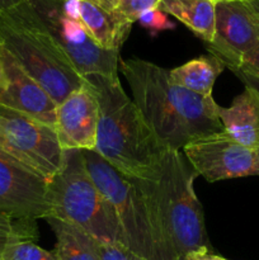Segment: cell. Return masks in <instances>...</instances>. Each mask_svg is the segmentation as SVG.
<instances>
[{
	"instance_id": "cell-10",
	"label": "cell",
	"mask_w": 259,
	"mask_h": 260,
	"mask_svg": "<svg viewBox=\"0 0 259 260\" xmlns=\"http://www.w3.org/2000/svg\"><path fill=\"white\" fill-rule=\"evenodd\" d=\"M259 43V14L246 0H216L215 35L206 45L215 56L235 71L244 56Z\"/></svg>"
},
{
	"instance_id": "cell-22",
	"label": "cell",
	"mask_w": 259,
	"mask_h": 260,
	"mask_svg": "<svg viewBox=\"0 0 259 260\" xmlns=\"http://www.w3.org/2000/svg\"><path fill=\"white\" fill-rule=\"evenodd\" d=\"M137 22L140 23L141 27H144L145 29L149 30L151 35L161 32V30H168L175 28V24L168 18L167 13L160 10L159 8H155V9L145 12L144 14L139 18Z\"/></svg>"
},
{
	"instance_id": "cell-12",
	"label": "cell",
	"mask_w": 259,
	"mask_h": 260,
	"mask_svg": "<svg viewBox=\"0 0 259 260\" xmlns=\"http://www.w3.org/2000/svg\"><path fill=\"white\" fill-rule=\"evenodd\" d=\"M99 119V103L88 80L66 96L56 108L55 128L62 150H94Z\"/></svg>"
},
{
	"instance_id": "cell-21",
	"label": "cell",
	"mask_w": 259,
	"mask_h": 260,
	"mask_svg": "<svg viewBox=\"0 0 259 260\" xmlns=\"http://www.w3.org/2000/svg\"><path fill=\"white\" fill-rule=\"evenodd\" d=\"M0 260H56L52 251L38 246L35 241L13 240L5 248Z\"/></svg>"
},
{
	"instance_id": "cell-32",
	"label": "cell",
	"mask_w": 259,
	"mask_h": 260,
	"mask_svg": "<svg viewBox=\"0 0 259 260\" xmlns=\"http://www.w3.org/2000/svg\"><path fill=\"white\" fill-rule=\"evenodd\" d=\"M246 2H250V0H246Z\"/></svg>"
},
{
	"instance_id": "cell-1",
	"label": "cell",
	"mask_w": 259,
	"mask_h": 260,
	"mask_svg": "<svg viewBox=\"0 0 259 260\" xmlns=\"http://www.w3.org/2000/svg\"><path fill=\"white\" fill-rule=\"evenodd\" d=\"M132 101L167 150L182 151L195 140L223 131L213 96H202L173 83L169 70L140 58H119Z\"/></svg>"
},
{
	"instance_id": "cell-9",
	"label": "cell",
	"mask_w": 259,
	"mask_h": 260,
	"mask_svg": "<svg viewBox=\"0 0 259 260\" xmlns=\"http://www.w3.org/2000/svg\"><path fill=\"white\" fill-rule=\"evenodd\" d=\"M182 151L195 172L210 183L259 175V150L243 146L223 131L195 140Z\"/></svg>"
},
{
	"instance_id": "cell-19",
	"label": "cell",
	"mask_w": 259,
	"mask_h": 260,
	"mask_svg": "<svg viewBox=\"0 0 259 260\" xmlns=\"http://www.w3.org/2000/svg\"><path fill=\"white\" fill-rule=\"evenodd\" d=\"M37 238L36 220H19L0 213V256L13 240L36 241Z\"/></svg>"
},
{
	"instance_id": "cell-7",
	"label": "cell",
	"mask_w": 259,
	"mask_h": 260,
	"mask_svg": "<svg viewBox=\"0 0 259 260\" xmlns=\"http://www.w3.org/2000/svg\"><path fill=\"white\" fill-rule=\"evenodd\" d=\"M41 22L83 78L118 76L119 52L96 45L88 30L63 10L62 0H27Z\"/></svg>"
},
{
	"instance_id": "cell-14",
	"label": "cell",
	"mask_w": 259,
	"mask_h": 260,
	"mask_svg": "<svg viewBox=\"0 0 259 260\" xmlns=\"http://www.w3.org/2000/svg\"><path fill=\"white\" fill-rule=\"evenodd\" d=\"M63 10L85 27L94 42L108 51H118L132 24L117 19L94 0H62Z\"/></svg>"
},
{
	"instance_id": "cell-23",
	"label": "cell",
	"mask_w": 259,
	"mask_h": 260,
	"mask_svg": "<svg viewBox=\"0 0 259 260\" xmlns=\"http://www.w3.org/2000/svg\"><path fill=\"white\" fill-rule=\"evenodd\" d=\"M101 260H145L136 254L131 253L128 249L121 244H103L101 243Z\"/></svg>"
},
{
	"instance_id": "cell-4",
	"label": "cell",
	"mask_w": 259,
	"mask_h": 260,
	"mask_svg": "<svg viewBox=\"0 0 259 260\" xmlns=\"http://www.w3.org/2000/svg\"><path fill=\"white\" fill-rule=\"evenodd\" d=\"M0 47L50 94L56 104L85 83L27 0L0 13Z\"/></svg>"
},
{
	"instance_id": "cell-20",
	"label": "cell",
	"mask_w": 259,
	"mask_h": 260,
	"mask_svg": "<svg viewBox=\"0 0 259 260\" xmlns=\"http://www.w3.org/2000/svg\"><path fill=\"white\" fill-rule=\"evenodd\" d=\"M117 19L134 24L147 10L159 7L160 0H94Z\"/></svg>"
},
{
	"instance_id": "cell-2",
	"label": "cell",
	"mask_w": 259,
	"mask_h": 260,
	"mask_svg": "<svg viewBox=\"0 0 259 260\" xmlns=\"http://www.w3.org/2000/svg\"><path fill=\"white\" fill-rule=\"evenodd\" d=\"M197 177L183 151L167 150L151 177L137 178L157 229L175 260L196 251L212 250L202 206L193 188Z\"/></svg>"
},
{
	"instance_id": "cell-26",
	"label": "cell",
	"mask_w": 259,
	"mask_h": 260,
	"mask_svg": "<svg viewBox=\"0 0 259 260\" xmlns=\"http://www.w3.org/2000/svg\"><path fill=\"white\" fill-rule=\"evenodd\" d=\"M234 73H235V75L238 76V78L240 79L241 81H243L244 85H245V86H250V88L255 89V90L259 93V80H258V79L253 78V76L248 75V74L243 73V71L236 70V71H234Z\"/></svg>"
},
{
	"instance_id": "cell-6",
	"label": "cell",
	"mask_w": 259,
	"mask_h": 260,
	"mask_svg": "<svg viewBox=\"0 0 259 260\" xmlns=\"http://www.w3.org/2000/svg\"><path fill=\"white\" fill-rule=\"evenodd\" d=\"M48 203L51 217L79 226L103 244L122 245L113 207L91 179L80 150H63L60 170L48 179Z\"/></svg>"
},
{
	"instance_id": "cell-5",
	"label": "cell",
	"mask_w": 259,
	"mask_h": 260,
	"mask_svg": "<svg viewBox=\"0 0 259 260\" xmlns=\"http://www.w3.org/2000/svg\"><path fill=\"white\" fill-rule=\"evenodd\" d=\"M81 152L91 179L113 207L122 246L145 260H175L157 229L139 179L119 172L94 150Z\"/></svg>"
},
{
	"instance_id": "cell-30",
	"label": "cell",
	"mask_w": 259,
	"mask_h": 260,
	"mask_svg": "<svg viewBox=\"0 0 259 260\" xmlns=\"http://www.w3.org/2000/svg\"><path fill=\"white\" fill-rule=\"evenodd\" d=\"M3 75H4V73H3V65H2V60H0V83L3 81Z\"/></svg>"
},
{
	"instance_id": "cell-11",
	"label": "cell",
	"mask_w": 259,
	"mask_h": 260,
	"mask_svg": "<svg viewBox=\"0 0 259 260\" xmlns=\"http://www.w3.org/2000/svg\"><path fill=\"white\" fill-rule=\"evenodd\" d=\"M0 213L19 220L50 216L48 180L0 150Z\"/></svg>"
},
{
	"instance_id": "cell-18",
	"label": "cell",
	"mask_w": 259,
	"mask_h": 260,
	"mask_svg": "<svg viewBox=\"0 0 259 260\" xmlns=\"http://www.w3.org/2000/svg\"><path fill=\"white\" fill-rule=\"evenodd\" d=\"M225 65L215 56H201L169 70V78L177 85L202 96H212L216 79Z\"/></svg>"
},
{
	"instance_id": "cell-17",
	"label": "cell",
	"mask_w": 259,
	"mask_h": 260,
	"mask_svg": "<svg viewBox=\"0 0 259 260\" xmlns=\"http://www.w3.org/2000/svg\"><path fill=\"white\" fill-rule=\"evenodd\" d=\"M216 0H160L159 9L173 15L207 45L215 35Z\"/></svg>"
},
{
	"instance_id": "cell-3",
	"label": "cell",
	"mask_w": 259,
	"mask_h": 260,
	"mask_svg": "<svg viewBox=\"0 0 259 260\" xmlns=\"http://www.w3.org/2000/svg\"><path fill=\"white\" fill-rule=\"evenodd\" d=\"M99 103L94 151L130 177H151L167 151L151 131L139 108L124 93L118 76L89 75Z\"/></svg>"
},
{
	"instance_id": "cell-27",
	"label": "cell",
	"mask_w": 259,
	"mask_h": 260,
	"mask_svg": "<svg viewBox=\"0 0 259 260\" xmlns=\"http://www.w3.org/2000/svg\"><path fill=\"white\" fill-rule=\"evenodd\" d=\"M24 2L25 0H0V13L13 9Z\"/></svg>"
},
{
	"instance_id": "cell-31",
	"label": "cell",
	"mask_w": 259,
	"mask_h": 260,
	"mask_svg": "<svg viewBox=\"0 0 259 260\" xmlns=\"http://www.w3.org/2000/svg\"><path fill=\"white\" fill-rule=\"evenodd\" d=\"M182 260H189V259H187V258H185V259H182Z\"/></svg>"
},
{
	"instance_id": "cell-29",
	"label": "cell",
	"mask_w": 259,
	"mask_h": 260,
	"mask_svg": "<svg viewBox=\"0 0 259 260\" xmlns=\"http://www.w3.org/2000/svg\"><path fill=\"white\" fill-rule=\"evenodd\" d=\"M0 150H3V151L7 152V146H5V142L2 137H0Z\"/></svg>"
},
{
	"instance_id": "cell-24",
	"label": "cell",
	"mask_w": 259,
	"mask_h": 260,
	"mask_svg": "<svg viewBox=\"0 0 259 260\" xmlns=\"http://www.w3.org/2000/svg\"><path fill=\"white\" fill-rule=\"evenodd\" d=\"M238 70L243 71V73L248 74V75L253 76V78L259 80V43L250 52H248L244 56L243 61L240 63V68Z\"/></svg>"
},
{
	"instance_id": "cell-25",
	"label": "cell",
	"mask_w": 259,
	"mask_h": 260,
	"mask_svg": "<svg viewBox=\"0 0 259 260\" xmlns=\"http://www.w3.org/2000/svg\"><path fill=\"white\" fill-rule=\"evenodd\" d=\"M185 258L189 259V260H229V259L223 258V256L217 255V254H213L212 250L196 251V253L189 254V255L185 256Z\"/></svg>"
},
{
	"instance_id": "cell-13",
	"label": "cell",
	"mask_w": 259,
	"mask_h": 260,
	"mask_svg": "<svg viewBox=\"0 0 259 260\" xmlns=\"http://www.w3.org/2000/svg\"><path fill=\"white\" fill-rule=\"evenodd\" d=\"M0 60L4 73L0 83V106L20 112L48 126H55L57 104L50 94L3 47H0Z\"/></svg>"
},
{
	"instance_id": "cell-16",
	"label": "cell",
	"mask_w": 259,
	"mask_h": 260,
	"mask_svg": "<svg viewBox=\"0 0 259 260\" xmlns=\"http://www.w3.org/2000/svg\"><path fill=\"white\" fill-rule=\"evenodd\" d=\"M56 238V260H101V241L79 226L56 217H46Z\"/></svg>"
},
{
	"instance_id": "cell-8",
	"label": "cell",
	"mask_w": 259,
	"mask_h": 260,
	"mask_svg": "<svg viewBox=\"0 0 259 260\" xmlns=\"http://www.w3.org/2000/svg\"><path fill=\"white\" fill-rule=\"evenodd\" d=\"M0 137L7 152L51 179L62 165L63 150L55 128L14 109L0 106Z\"/></svg>"
},
{
	"instance_id": "cell-15",
	"label": "cell",
	"mask_w": 259,
	"mask_h": 260,
	"mask_svg": "<svg viewBox=\"0 0 259 260\" xmlns=\"http://www.w3.org/2000/svg\"><path fill=\"white\" fill-rule=\"evenodd\" d=\"M223 132L243 146L259 150V93L250 86L230 107L217 108Z\"/></svg>"
},
{
	"instance_id": "cell-28",
	"label": "cell",
	"mask_w": 259,
	"mask_h": 260,
	"mask_svg": "<svg viewBox=\"0 0 259 260\" xmlns=\"http://www.w3.org/2000/svg\"><path fill=\"white\" fill-rule=\"evenodd\" d=\"M250 3H251V5L254 7V9L256 10V13L259 14V0H250Z\"/></svg>"
}]
</instances>
